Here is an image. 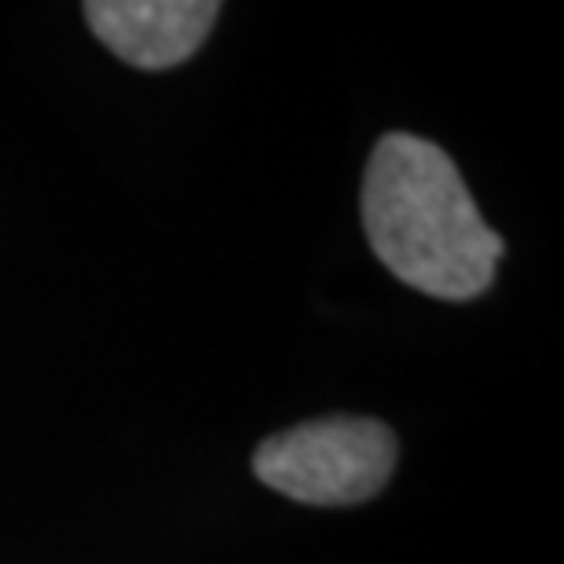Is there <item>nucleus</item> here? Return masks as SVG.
<instances>
[{"label": "nucleus", "mask_w": 564, "mask_h": 564, "mask_svg": "<svg viewBox=\"0 0 564 564\" xmlns=\"http://www.w3.org/2000/svg\"><path fill=\"white\" fill-rule=\"evenodd\" d=\"M364 228L392 275L440 301L484 293L502 257V239L480 217L455 162L408 132H392L370 154Z\"/></svg>", "instance_id": "f257e3e1"}, {"label": "nucleus", "mask_w": 564, "mask_h": 564, "mask_svg": "<svg viewBox=\"0 0 564 564\" xmlns=\"http://www.w3.org/2000/svg\"><path fill=\"white\" fill-rule=\"evenodd\" d=\"M397 436L375 419H319L268 436L253 473L268 488L308 506H356L386 488Z\"/></svg>", "instance_id": "f03ea898"}, {"label": "nucleus", "mask_w": 564, "mask_h": 564, "mask_svg": "<svg viewBox=\"0 0 564 564\" xmlns=\"http://www.w3.org/2000/svg\"><path fill=\"white\" fill-rule=\"evenodd\" d=\"M88 26L118 59L140 70L187 63L209 37L220 4L213 0H93Z\"/></svg>", "instance_id": "7ed1b4c3"}]
</instances>
